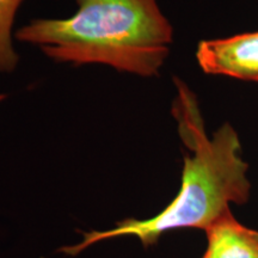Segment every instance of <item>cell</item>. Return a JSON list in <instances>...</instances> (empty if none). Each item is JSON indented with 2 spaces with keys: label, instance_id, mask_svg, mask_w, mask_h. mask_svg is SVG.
Returning a JSON list of instances; mask_svg holds the SVG:
<instances>
[{
  "label": "cell",
  "instance_id": "cell-1",
  "mask_svg": "<svg viewBox=\"0 0 258 258\" xmlns=\"http://www.w3.org/2000/svg\"><path fill=\"white\" fill-rule=\"evenodd\" d=\"M179 86L175 114L179 134L192 156H186L180 189L172 202L156 217L138 220L124 219L114 228L83 233L82 243L59 251L76 256L91 245L112 238L133 235L145 247L156 244L167 231L182 228L205 230L230 211V203H245L249 199L247 164L240 156L237 132L226 123L209 139L205 133L199 108L191 93Z\"/></svg>",
  "mask_w": 258,
  "mask_h": 258
},
{
  "label": "cell",
  "instance_id": "cell-2",
  "mask_svg": "<svg viewBox=\"0 0 258 258\" xmlns=\"http://www.w3.org/2000/svg\"><path fill=\"white\" fill-rule=\"evenodd\" d=\"M63 19H34L16 32L57 62L102 63L152 77L169 55L172 27L157 0H76Z\"/></svg>",
  "mask_w": 258,
  "mask_h": 258
},
{
  "label": "cell",
  "instance_id": "cell-3",
  "mask_svg": "<svg viewBox=\"0 0 258 258\" xmlns=\"http://www.w3.org/2000/svg\"><path fill=\"white\" fill-rule=\"evenodd\" d=\"M196 57L208 74L258 82V31L200 42Z\"/></svg>",
  "mask_w": 258,
  "mask_h": 258
},
{
  "label": "cell",
  "instance_id": "cell-4",
  "mask_svg": "<svg viewBox=\"0 0 258 258\" xmlns=\"http://www.w3.org/2000/svg\"><path fill=\"white\" fill-rule=\"evenodd\" d=\"M207 250L202 258H258V231L245 227L226 212L206 228Z\"/></svg>",
  "mask_w": 258,
  "mask_h": 258
},
{
  "label": "cell",
  "instance_id": "cell-5",
  "mask_svg": "<svg viewBox=\"0 0 258 258\" xmlns=\"http://www.w3.org/2000/svg\"><path fill=\"white\" fill-rule=\"evenodd\" d=\"M23 0H0V72L16 69L18 56L12 46V27L16 14Z\"/></svg>",
  "mask_w": 258,
  "mask_h": 258
}]
</instances>
